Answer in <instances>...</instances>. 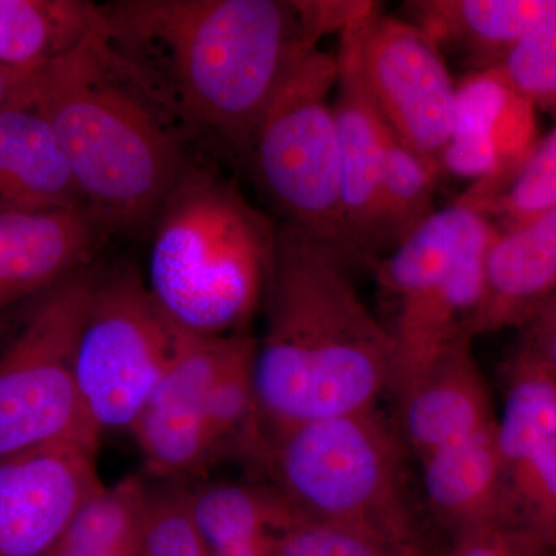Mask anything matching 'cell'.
<instances>
[{
    "mask_svg": "<svg viewBox=\"0 0 556 556\" xmlns=\"http://www.w3.org/2000/svg\"><path fill=\"white\" fill-rule=\"evenodd\" d=\"M100 9L121 72L175 127L241 159L292 68L351 16L350 3L332 0H118Z\"/></svg>",
    "mask_w": 556,
    "mask_h": 556,
    "instance_id": "obj_1",
    "label": "cell"
},
{
    "mask_svg": "<svg viewBox=\"0 0 556 556\" xmlns=\"http://www.w3.org/2000/svg\"><path fill=\"white\" fill-rule=\"evenodd\" d=\"M351 263L327 241L277 225L254 361L268 433L368 412L391 387L393 338L358 295Z\"/></svg>",
    "mask_w": 556,
    "mask_h": 556,
    "instance_id": "obj_2",
    "label": "cell"
},
{
    "mask_svg": "<svg viewBox=\"0 0 556 556\" xmlns=\"http://www.w3.org/2000/svg\"><path fill=\"white\" fill-rule=\"evenodd\" d=\"M33 105L105 233L150 229L189 155L174 123L113 62L104 30L38 73Z\"/></svg>",
    "mask_w": 556,
    "mask_h": 556,
    "instance_id": "obj_3",
    "label": "cell"
},
{
    "mask_svg": "<svg viewBox=\"0 0 556 556\" xmlns=\"http://www.w3.org/2000/svg\"><path fill=\"white\" fill-rule=\"evenodd\" d=\"M276 236L277 225L232 179L189 156L150 226V295L186 334L247 332L265 298Z\"/></svg>",
    "mask_w": 556,
    "mask_h": 556,
    "instance_id": "obj_4",
    "label": "cell"
},
{
    "mask_svg": "<svg viewBox=\"0 0 556 556\" xmlns=\"http://www.w3.org/2000/svg\"><path fill=\"white\" fill-rule=\"evenodd\" d=\"M260 456L303 519L354 530L394 556H439L409 496L401 442L376 408L266 433Z\"/></svg>",
    "mask_w": 556,
    "mask_h": 556,
    "instance_id": "obj_5",
    "label": "cell"
},
{
    "mask_svg": "<svg viewBox=\"0 0 556 556\" xmlns=\"http://www.w3.org/2000/svg\"><path fill=\"white\" fill-rule=\"evenodd\" d=\"M97 270L84 268L0 313V459L97 439L76 386V345Z\"/></svg>",
    "mask_w": 556,
    "mask_h": 556,
    "instance_id": "obj_6",
    "label": "cell"
},
{
    "mask_svg": "<svg viewBox=\"0 0 556 556\" xmlns=\"http://www.w3.org/2000/svg\"><path fill=\"white\" fill-rule=\"evenodd\" d=\"M338 79V58L320 49L306 54L263 112L244 160L281 223L356 262L343 222L338 124L329 101Z\"/></svg>",
    "mask_w": 556,
    "mask_h": 556,
    "instance_id": "obj_7",
    "label": "cell"
},
{
    "mask_svg": "<svg viewBox=\"0 0 556 556\" xmlns=\"http://www.w3.org/2000/svg\"><path fill=\"white\" fill-rule=\"evenodd\" d=\"M177 336L134 266L97 270L75 375L84 416L98 438L130 431L166 375Z\"/></svg>",
    "mask_w": 556,
    "mask_h": 556,
    "instance_id": "obj_8",
    "label": "cell"
},
{
    "mask_svg": "<svg viewBox=\"0 0 556 556\" xmlns=\"http://www.w3.org/2000/svg\"><path fill=\"white\" fill-rule=\"evenodd\" d=\"M336 58L396 137L442 170L455 130L457 84L430 36L372 2L340 31Z\"/></svg>",
    "mask_w": 556,
    "mask_h": 556,
    "instance_id": "obj_9",
    "label": "cell"
},
{
    "mask_svg": "<svg viewBox=\"0 0 556 556\" xmlns=\"http://www.w3.org/2000/svg\"><path fill=\"white\" fill-rule=\"evenodd\" d=\"M97 439H67L0 459V556H46L101 489Z\"/></svg>",
    "mask_w": 556,
    "mask_h": 556,
    "instance_id": "obj_10",
    "label": "cell"
},
{
    "mask_svg": "<svg viewBox=\"0 0 556 556\" xmlns=\"http://www.w3.org/2000/svg\"><path fill=\"white\" fill-rule=\"evenodd\" d=\"M471 342L460 334L394 390L402 439L419 459L496 426Z\"/></svg>",
    "mask_w": 556,
    "mask_h": 556,
    "instance_id": "obj_11",
    "label": "cell"
},
{
    "mask_svg": "<svg viewBox=\"0 0 556 556\" xmlns=\"http://www.w3.org/2000/svg\"><path fill=\"white\" fill-rule=\"evenodd\" d=\"M105 236L84 208L0 211V313L89 268Z\"/></svg>",
    "mask_w": 556,
    "mask_h": 556,
    "instance_id": "obj_12",
    "label": "cell"
},
{
    "mask_svg": "<svg viewBox=\"0 0 556 556\" xmlns=\"http://www.w3.org/2000/svg\"><path fill=\"white\" fill-rule=\"evenodd\" d=\"M338 65L332 108L339 135L340 201L351 252L358 262L387 248L382 217L386 124L353 73Z\"/></svg>",
    "mask_w": 556,
    "mask_h": 556,
    "instance_id": "obj_13",
    "label": "cell"
},
{
    "mask_svg": "<svg viewBox=\"0 0 556 556\" xmlns=\"http://www.w3.org/2000/svg\"><path fill=\"white\" fill-rule=\"evenodd\" d=\"M532 109L493 70L471 72L457 84L455 130L441 169L479 179L510 177L535 144Z\"/></svg>",
    "mask_w": 556,
    "mask_h": 556,
    "instance_id": "obj_14",
    "label": "cell"
},
{
    "mask_svg": "<svg viewBox=\"0 0 556 556\" xmlns=\"http://www.w3.org/2000/svg\"><path fill=\"white\" fill-rule=\"evenodd\" d=\"M419 460L428 508L452 536L518 525L496 426Z\"/></svg>",
    "mask_w": 556,
    "mask_h": 556,
    "instance_id": "obj_15",
    "label": "cell"
},
{
    "mask_svg": "<svg viewBox=\"0 0 556 556\" xmlns=\"http://www.w3.org/2000/svg\"><path fill=\"white\" fill-rule=\"evenodd\" d=\"M556 289V206L497 233L485 266L481 303L466 327L470 339L521 328Z\"/></svg>",
    "mask_w": 556,
    "mask_h": 556,
    "instance_id": "obj_16",
    "label": "cell"
},
{
    "mask_svg": "<svg viewBox=\"0 0 556 556\" xmlns=\"http://www.w3.org/2000/svg\"><path fill=\"white\" fill-rule=\"evenodd\" d=\"M404 10L442 53L485 72L556 16V0H409Z\"/></svg>",
    "mask_w": 556,
    "mask_h": 556,
    "instance_id": "obj_17",
    "label": "cell"
},
{
    "mask_svg": "<svg viewBox=\"0 0 556 556\" xmlns=\"http://www.w3.org/2000/svg\"><path fill=\"white\" fill-rule=\"evenodd\" d=\"M84 208L83 197L49 121L35 105L0 112V211Z\"/></svg>",
    "mask_w": 556,
    "mask_h": 556,
    "instance_id": "obj_18",
    "label": "cell"
},
{
    "mask_svg": "<svg viewBox=\"0 0 556 556\" xmlns=\"http://www.w3.org/2000/svg\"><path fill=\"white\" fill-rule=\"evenodd\" d=\"M104 30L87 0H0V65L39 73Z\"/></svg>",
    "mask_w": 556,
    "mask_h": 556,
    "instance_id": "obj_19",
    "label": "cell"
},
{
    "mask_svg": "<svg viewBox=\"0 0 556 556\" xmlns=\"http://www.w3.org/2000/svg\"><path fill=\"white\" fill-rule=\"evenodd\" d=\"M190 519L208 554L281 532L302 518L276 489L208 485L188 493Z\"/></svg>",
    "mask_w": 556,
    "mask_h": 556,
    "instance_id": "obj_20",
    "label": "cell"
},
{
    "mask_svg": "<svg viewBox=\"0 0 556 556\" xmlns=\"http://www.w3.org/2000/svg\"><path fill=\"white\" fill-rule=\"evenodd\" d=\"M496 437L506 471L556 441V378L517 348L506 365L504 408L496 420Z\"/></svg>",
    "mask_w": 556,
    "mask_h": 556,
    "instance_id": "obj_21",
    "label": "cell"
},
{
    "mask_svg": "<svg viewBox=\"0 0 556 556\" xmlns=\"http://www.w3.org/2000/svg\"><path fill=\"white\" fill-rule=\"evenodd\" d=\"M146 466L160 477L197 473L222 453L199 413L149 402L130 428Z\"/></svg>",
    "mask_w": 556,
    "mask_h": 556,
    "instance_id": "obj_22",
    "label": "cell"
},
{
    "mask_svg": "<svg viewBox=\"0 0 556 556\" xmlns=\"http://www.w3.org/2000/svg\"><path fill=\"white\" fill-rule=\"evenodd\" d=\"M439 172L386 124L382 217L387 247H399L437 212L434 193Z\"/></svg>",
    "mask_w": 556,
    "mask_h": 556,
    "instance_id": "obj_23",
    "label": "cell"
},
{
    "mask_svg": "<svg viewBox=\"0 0 556 556\" xmlns=\"http://www.w3.org/2000/svg\"><path fill=\"white\" fill-rule=\"evenodd\" d=\"M555 206L556 127L532 146L506 185L482 204V212L504 232Z\"/></svg>",
    "mask_w": 556,
    "mask_h": 556,
    "instance_id": "obj_24",
    "label": "cell"
},
{
    "mask_svg": "<svg viewBox=\"0 0 556 556\" xmlns=\"http://www.w3.org/2000/svg\"><path fill=\"white\" fill-rule=\"evenodd\" d=\"M518 525L556 552V441L507 470Z\"/></svg>",
    "mask_w": 556,
    "mask_h": 556,
    "instance_id": "obj_25",
    "label": "cell"
},
{
    "mask_svg": "<svg viewBox=\"0 0 556 556\" xmlns=\"http://www.w3.org/2000/svg\"><path fill=\"white\" fill-rule=\"evenodd\" d=\"M492 70L527 104L556 118V16Z\"/></svg>",
    "mask_w": 556,
    "mask_h": 556,
    "instance_id": "obj_26",
    "label": "cell"
},
{
    "mask_svg": "<svg viewBox=\"0 0 556 556\" xmlns=\"http://www.w3.org/2000/svg\"><path fill=\"white\" fill-rule=\"evenodd\" d=\"M139 556H211L190 519L188 493L152 495Z\"/></svg>",
    "mask_w": 556,
    "mask_h": 556,
    "instance_id": "obj_27",
    "label": "cell"
},
{
    "mask_svg": "<svg viewBox=\"0 0 556 556\" xmlns=\"http://www.w3.org/2000/svg\"><path fill=\"white\" fill-rule=\"evenodd\" d=\"M278 556H394L368 536L300 518L278 535Z\"/></svg>",
    "mask_w": 556,
    "mask_h": 556,
    "instance_id": "obj_28",
    "label": "cell"
},
{
    "mask_svg": "<svg viewBox=\"0 0 556 556\" xmlns=\"http://www.w3.org/2000/svg\"><path fill=\"white\" fill-rule=\"evenodd\" d=\"M439 556H556L522 526H496L453 536Z\"/></svg>",
    "mask_w": 556,
    "mask_h": 556,
    "instance_id": "obj_29",
    "label": "cell"
},
{
    "mask_svg": "<svg viewBox=\"0 0 556 556\" xmlns=\"http://www.w3.org/2000/svg\"><path fill=\"white\" fill-rule=\"evenodd\" d=\"M521 328L515 348L543 364L556 378V289Z\"/></svg>",
    "mask_w": 556,
    "mask_h": 556,
    "instance_id": "obj_30",
    "label": "cell"
},
{
    "mask_svg": "<svg viewBox=\"0 0 556 556\" xmlns=\"http://www.w3.org/2000/svg\"><path fill=\"white\" fill-rule=\"evenodd\" d=\"M38 73H22L0 65V112L31 104Z\"/></svg>",
    "mask_w": 556,
    "mask_h": 556,
    "instance_id": "obj_31",
    "label": "cell"
},
{
    "mask_svg": "<svg viewBox=\"0 0 556 556\" xmlns=\"http://www.w3.org/2000/svg\"><path fill=\"white\" fill-rule=\"evenodd\" d=\"M277 540L278 535L262 536L211 556H278Z\"/></svg>",
    "mask_w": 556,
    "mask_h": 556,
    "instance_id": "obj_32",
    "label": "cell"
},
{
    "mask_svg": "<svg viewBox=\"0 0 556 556\" xmlns=\"http://www.w3.org/2000/svg\"><path fill=\"white\" fill-rule=\"evenodd\" d=\"M139 546L124 548L72 547L56 544L46 556H139Z\"/></svg>",
    "mask_w": 556,
    "mask_h": 556,
    "instance_id": "obj_33",
    "label": "cell"
}]
</instances>
